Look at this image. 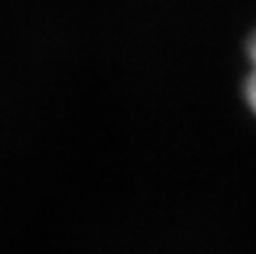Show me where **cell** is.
I'll return each instance as SVG.
<instances>
[{
  "instance_id": "6da1fadb",
  "label": "cell",
  "mask_w": 256,
  "mask_h": 254,
  "mask_svg": "<svg viewBox=\"0 0 256 254\" xmlns=\"http://www.w3.org/2000/svg\"><path fill=\"white\" fill-rule=\"evenodd\" d=\"M248 54H250V61H252V72L248 74V81H245V97H248L250 108L256 112V34L250 38Z\"/></svg>"
}]
</instances>
